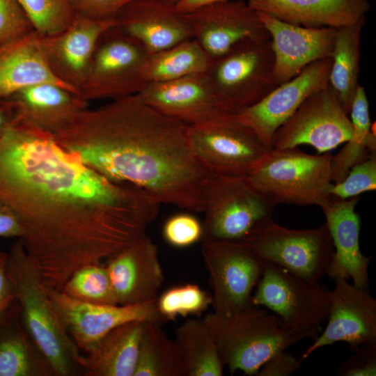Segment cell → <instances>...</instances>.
I'll return each mask as SVG.
<instances>
[{
  "label": "cell",
  "instance_id": "1",
  "mask_svg": "<svg viewBox=\"0 0 376 376\" xmlns=\"http://www.w3.org/2000/svg\"><path fill=\"white\" fill-rule=\"evenodd\" d=\"M159 204L66 152L53 134L11 118L0 133V207L17 219L47 288L146 234Z\"/></svg>",
  "mask_w": 376,
  "mask_h": 376
},
{
  "label": "cell",
  "instance_id": "2",
  "mask_svg": "<svg viewBox=\"0 0 376 376\" xmlns=\"http://www.w3.org/2000/svg\"><path fill=\"white\" fill-rule=\"evenodd\" d=\"M188 125L148 105L139 94L77 113L53 133L69 154L155 202L203 212L211 175L189 147Z\"/></svg>",
  "mask_w": 376,
  "mask_h": 376
},
{
  "label": "cell",
  "instance_id": "3",
  "mask_svg": "<svg viewBox=\"0 0 376 376\" xmlns=\"http://www.w3.org/2000/svg\"><path fill=\"white\" fill-rule=\"evenodd\" d=\"M6 269L22 322L56 376H84L81 351L70 335L38 270L18 239L7 252Z\"/></svg>",
  "mask_w": 376,
  "mask_h": 376
},
{
  "label": "cell",
  "instance_id": "4",
  "mask_svg": "<svg viewBox=\"0 0 376 376\" xmlns=\"http://www.w3.org/2000/svg\"><path fill=\"white\" fill-rule=\"evenodd\" d=\"M203 320L231 375H257L273 355L304 339L278 315L253 304L228 315L212 312Z\"/></svg>",
  "mask_w": 376,
  "mask_h": 376
},
{
  "label": "cell",
  "instance_id": "5",
  "mask_svg": "<svg viewBox=\"0 0 376 376\" xmlns=\"http://www.w3.org/2000/svg\"><path fill=\"white\" fill-rule=\"evenodd\" d=\"M331 156L330 152L310 155L298 147L271 148L263 162L246 179L275 205L322 208L333 199Z\"/></svg>",
  "mask_w": 376,
  "mask_h": 376
},
{
  "label": "cell",
  "instance_id": "6",
  "mask_svg": "<svg viewBox=\"0 0 376 376\" xmlns=\"http://www.w3.org/2000/svg\"><path fill=\"white\" fill-rule=\"evenodd\" d=\"M275 206L246 178L211 173L205 191L202 240L246 242L273 219Z\"/></svg>",
  "mask_w": 376,
  "mask_h": 376
},
{
  "label": "cell",
  "instance_id": "7",
  "mask_svg": "<svg viewBox=\"0 0 376 376\" xmlns=\"http://www.w3.org/2000/svg\"><path fill=\"white\" fill-rule=\"evenodd\" d=\"M206 73L223 106L231 113L256 103L279 86L270 38L237 43L212 59Z\"/></svg>",
  "mask_w": 376,
  "mask_h": 376
},
{
  "label": "cell",
  "instance_id": "8",
  "mask_svg": "<svg viewBox=\"0 0 376 376\" xmlns=\"http://www.w3.org/2000/svg\"><path fill=\"white\" fill-rule=\"evenodd\" d=\"M148 56L139 42L113 25L97 42L79 96L89 102L140 94L148 84L143 75Z\"/></svg>",
  "mask_w": 376,
  "mask_h": 376
},
{
  "label": "cell",
  "instance_id": "9",
  "mask_svg": "<svg viewBox=\"0 0 376 376\" xmlns=\"http://www.w3.org/2000/svg\"><path fill=\"white\" fill-rule=\"evenodd\" d=\"M251 304L268 308L304 338H315L328 317L329 290L265 262Z\"/></svg>",
  "mask_w": 376,
  "mask_h": 376
},
{
  "label": "cell",
  "instance_id": "10",
  "mask_svg": "<svg viewBox=\"0 0 376 376\" xmlns=\"http://www.w3.org/2000/svg\"><path fill=\"white\" fill-rule=\"evenodd\" d=\"M187 138L196 160L212 174L246 178L270 150L235 113L205 125H188Z\"/></svg>",
  "mask_w": 376,
  "mask_h": 376
},
{
  "label": "cell",
  "instance_id": "11",
  "mask_svg": "<svg viewBox=\"0 0 376 376\" xmlns=\"http://www.w3.org/2000/svg\"><path fill=\"white\" fill-rule=\"evenodd\" d=\"M244 243L264 261L313 283H320L327 275L334 252L325 223L297 230L281 226L272 219Z\"/></svg>",
  "mask_w": 376,
  "mask_h": 376
},
{
  "label": "cell",
  "instance_id": "12",
  "mask_svg": "<svg viewBox=\"0 0 376 376\" xmlns=\"http://www.w3.org/2000/svg\"><path fill=\"white\" fill-rule=\"evenodd\" d=\"M214 313L228 315L251 305L265 262L244 242L202 240Z\"/></svg>",
  "mask_w": 376,
  "mask_h": 376
},
{
  "label": "cell",
  "instance_id": "13",
  "mask_svg": "<svg viewBox=\"0 0 376 376\" xmlns=\"http://www.w3.org/2000/svg\"><path fill=\"white\" fill-rule=\"evenodd\" d=\"M348 116L329 84L310 95L276 131L272 148L309 145L318 154L328 152L352 136Z\"/></svg>",
  "mask_w": 376,
  "mask_h": 376
},
{
  "label": "cell",
  "instance_id": "14",
  "mask_svg": "<svg viewBox=\"0 0 376 376\" xmlns=\"http://www.w3.org/2000/svg\"><path fill=\"white\" fill-rule=\"evenodd\" d=\"M331 65V57L309 64L256 103L237 112L236 117L253 132L265 148L271 149L276 131L310 95L329 85Z\"/></svg>",
  "mask_w": 376,
  "mask_h": 376
},
{
  "label": "cell",
  "instance_id": "15",
  "mask_svg": "<svg viewBox=\"0 0 376 376\" xmlns=\"http://www.w3.org/2000/svg\"><path fill=\"white\" fill-rule=\"evenodd\" d=\"M334 281L326 327L305 350L301 361L317 350L338 342L346 343L352 351L363 345L376 343V299L368 288L343 278Z\"/></svg>",
  "mask_w": 376,
  "mask_h": 376
},
{
  "label": "cell",
  "instance_id": "16",
  "mask_svg": "<svg viewBox=\"0 0 376 376\" xmlns=\"http://www.w3.org/2000/svg\"><path fill=\"white\" fill-rule=\"evenodd\" d=\"M46 288L72 338L85 353L111 330L127 322H164L156 301L126 306L97 304L73 299L62 290Z\"/></svg>",
  "mask_w": 376,
  "mask_h": 376
},
{
  "label": "cell",
  "instance_id": "17",
  "mask_svg": "<svg viewBox=\"0 0 376 376\" xmlns=\"http://www.w3.org/2000/svg\"><path fill=\"white\" fill-rule=\"evenodd\" d=\"M139 95L155 110L187 125H205L231 113L223 106L207 73L148 83Z\"/></svg>",
  "mask_w": 376,
  "mask_h": 376
},
{
  "label": "cell",
  "instance_id": "18",
  "mask_svg": "<svg viewBox=\"0 0 376 376\" xmlns=\"http://www.w3.org/2000/svg\"><path fill=\"white\" fill-rule=\"evenodd\" d=\"M115 24L116 21H98L75 13L64 30L38 36L42 53L54 76L78 94L98 39Z\"/></svg>",
  "mask_w": 376,
  "mask_h": 376
},
{
  "label": "cell",
  "instance_id": "19",
  "mask_svg": "<svg viewBox=\"0 0 376 376\" xmlns=\"http://www.w3.org/2000/svg\"><path fill=\"white\" fill-rule=\"evenodd\" d=\"M257 13L270 37L274 75L279 85L292 79L309 64L331 56L337 29L304 27Z\"/></svg>",
  "mask_w": 376,
  "mask_h": 376
},
{
  "label": "cell",
  "instance_id": "20",
  "mask_svg": "<svg viewBox=\"0 0 376 376\" xmlns=\"http://www.w3.org/2000/svg\"><path fill=\"white\" fill-rule=\"evenodd\" d=\"M189 14L194 38L212 59L244 40L270 38L257 12L244 0L210 4Z\"/></svg>",
  "mask_w": 376,
  "mask_h": 376
},
{
  "label": "cell",
  "instance_id": "21",
  "mask_svg": "<svg viewBox=\"0 0 376 376\" xmlns=\"http://www.w3.org/2000/svg\"><path fill=\"white\" fill-rule=\"evenodd\" d=\"M115 21L148 54L194 38L190 15L161 0H132L121 8Z\"/></svg>",
  "mask_w": 376,
  "mask_h": 376
},
{
  "label": "cell",
  "instance_id": "22",
  "mask_svg": "<svg viewBox=\"0 0 376 376\" xmlns=\"http://www.w3.org/2000/svg\"><path fill=\"white\" fill-rule=\"evenodd\" d=\"M106 268L118 305L156 301L164 280L157 245L146 234L109 257Z\"/></svg>",
  "mask_w": 376,
  "mask_h": 376
},
{
  "label": "cell",
  "instance_id": "23",
  "mask_svg": "<svg viewBox=\"0 0 376 376\" xmlns=\"http://www.w3.org/2000/svg\"><path fill=\"white\" fill-rule=\"evenodd\" d=\"M10 118L54 133L77 113L88 107L78 94L53 83L22 88L0 100Z\"/></svg>",
  "mask_w": 376,
  "mask_h": 376
},
{
  "label": "cell",
  "instance_id": "24",
  "mask_svg": "<svg viewBox=\"0 0 376 376\" xmlns=\"http://www.w3.org/2000/svg\"><path fill=\"white\" fill-rule=\"evenodd\" d=\"M358 196L347 199L333 198L322 209L329 230L334 252L327 275L333 281L352 279L354 285L368 288L370 257L364 256L359 247L361 220L355 211Z\"/></svg>",
  "mask_w": 376,
  "mask_h": 376
},
{
  "label": "cell",
  "instance_id": "25",
  "mask_svg": "<svg viewBox=\"0 0 376 376\" xmlns=\"http://www.w3.org/2000/svg\"><path fill=\"white\" fill-rule=\"evenodd\" d=\"M256 12L304 27L339 29L366 21L368 0H246Z\"/></svg>",
  "mask_w": 376,
  "mask_h": 376
},
{
  "label": "cell",
  "instance_id": "26",
  "mask_svg": "<svg viewBox=\"0 0 376 376\" xmlns=\"http://www.w3.org/2000/svg\"><path fill=\"white\" fill-rule=\"evenodd\" d=\"M41 83L56 84L73 92L50 71L34 31L0 47V100Z\"/></svg>",
  "mask_w": 376,
  "mask_h": 376
},
{
  "label": "cell",
  "instance_id": "27",
  "mask_svg": "<svg viewBox=\"0 0 376 376\" xmlns=\"http://www.w3.org/2000/svg\"><path fill=\"white\" fill-rule=\"evenodd\" d=\"M145 322H127L99 340L81 355L84 376H134Z\"/></svg>",
  "mask_w": 376,
  "mask_h": 376
},
{
  "label": "cell",
  "instance_id": "28",
  "mask_svg": "<svg viewBox=\"0 0 376 376\" xmlns=\"http://www.w3.org/2000/svg\"><path fill=\"white\" fill-rule=\"evenodd\" d=\"M0 376H56L25 328L17 300L0 322Z\"/></svg>",
  "mask_w": 376,
  "mask_h": 376
},
{
  "label": "cell",
  "instance_id": "29",
  "mask_svg": "<svg viewBox=\"0 0 376 376\" xmlns=\"http://www.w3.org/2000/svg\"><path fill=\"white\" fill-rule=\"evenodd\" d=\"M365 22L336 29L331 56L329 84L347 115L359 85L360 38Z\"/></svg>",
  "mask_w": 376,
  "mask_h": 376
},
{
  "label": "cell",
  "instance_id": "30",
  "mask_svg": "<svg viewBox=\"0 0 376 376\" xmlns=\"http://www.w3.org/2000/svg\"><path fill=\"white\" fill-rule=\"evenodd\" d=\"M349 114L352 125V136L331 159L330 174L334 184L343 181L353 166L376 155L375 132L370 121L366 93L360 85L356 91Z\"/></svg>",
  "mask_w": 376,
  "mask_h": 376
},
{
  "label": "cell",
  "instance_id": "31",
  "mask_svg": "<svg viewBox=\"0 0 376 376\" xmlns=\"http://www.w3.org/2000/svg\"><path fill=\"white\" fill-rule=\"evenodd\" d=\"M185 376H222L224 365L203 319L189 318L175 331Z\"/></svg>",
  "mask_w": 376,
  "mask_h": 376
},
{
  "label": "cell",
  "instance_id": "32",
  "mask_svg": "<svg viewBox=\"0 0 376 376\" xmlns=\"http://www.w3.org/2000/svg\"><path fill=\"white\" fill-rule=\"evenodd\" d=\"M212 62V58L193 38L148 54L143 75L147 83L171 81L206 73Z\"/></svg>",
  "mask_w": 376,
  "mask_h": 376
},
{
  "label": "cell",
  "instance_id": "33",
  "mask_svg": "<svg viewBox=\"0 0 376 376\" xmlns=\"http://www.w3.org/2000/svg\"><path fill=\"white\" fill-rule=\"evenodd\" d=\"M134 376H185L178 346L159 323L145 322Z\"/></svg>",
  "mask_w": 376,
  "mask_h": 376
},
{
  "label": "cell",
  "instance_id": "34",
  "mask_svg": "<svg viewBox=\"0 0 376 376\" xmlns=\"http://www.w3.org/2000/svg\"><path fill=\"white\" fill-rule=\"evenodd\" d=\"M62 291L77 300L97 304H118L105 265L91 263L76 270Z\"/></svg>",
  "mask_w": 376,
  "mask_h": 376
},
{
  "label": "cell",
  "instance_id": "35",
  "mask_svg": "<svg viewBox=\"0 0 376 376\" xmlns=\"http://www.w3.org/2000/svg\"><path fill=\"white\" fill-rule=\"evenodd\" d=\"M212 295L194 283L171 287L157 297V311L164 322L199 315L212 306Z\"/></svg>",
  "mask_w": 376,
  "mask_h": 376
},
{
  "label": "cell",
  "instance_id": "36",
  "mask_svg": "<svg viewBox=\"0 0 376 376\" xmlns=\"http://www.w3.org/2000/svg\"><path fill=\"white\" fill-rule=\"evenodd\" d=\"M39 36L56 34L66 29L75 13L65 0H17Z\"/></svg>",
  "mask_w": 376,
  "mask_h": 376
},
{
  "label": "cell",
  "instance_id": "37",
  "mask_svg": "<svg viewBox=\"0 0 376 376\" xmlns=\"http://www.w3.org/2000/svg\"><path fill=\"white\" fill-rule=\"evenodd\" d=\"M376 189V155L353 166L345 179L332 185L333 198L347 199Z\"/></svg>",
  "mask_w": 376,
  "mask_h": 376
},
{
  "label": "cell",
  "instance_id": "38",
  "mask_svg": "<svg viewBox=\"0 0 376 376\" xmlns=\"http://www.w3.org/2000/svg\"><path fill=\"white\" fill-rule=\"evenodd\" d=\"M165 241L177 248H185L202 240L203 224L193 214L178 213L169 217L162 230Z\"/></svg>",
  "mask_w": 376,
  "mask_h": 376
},
{
  "label": "cell",
  "instance_id": "39",
  "mask_svg": "<svg viewBox=\"0 0 376 376\" xmlns=\"http://www.w3.org/2000/svg\"><path fill=\"white\" fill-rule=\"evenodd\" d=\"M33 31L17 0H0V47Z\"/></svg>",
  "mask_w": 376,
  "mask_h": 376
},
{
  "label": "cell",
  "instance_id": "40",
  "mask_svg": "<svg viewBox=\"0 0 376 376\" xmlns=\"http://www.w3.org/2000/svg\"><path fill=\"white\" fill-rule=\"evenodd\" d=\"M75 14L98 21H115L132 0H65Z\"/></svg>",
  "mask_w": 376,
  "mask_h": 376
},
{
  "label": "cell",
  "instance_id": "41",
  "mask_svg": "<svg viewBox=\"0 0 376 376\" xmlns=\"http://www.w3.org/2000/svg\"><path fill=\"white\" fill-rule=\"evenodd\" d=\"M353 352L339 366L338 375H376V343L363 345Z\"/></svg>",
  "mask_w": 376,
  "mask_h": 376
},
{
  "label": "cell",
  "instance_id": "42",
  "mask_svg": "<svg viewBox=\"0 0 376 376\" xmlns=\"http://www.w3.org/2000/svg\"><path fill=\"white\" fill-rule=\"evenodd\" d=\"M301 360L285 350L273 355L260 369L258 376H289L301 368Z\"/></svg>",
  "mask_w": 376,
  "mask_h": 376
},
{
  "label": "cell",
  "instance_id": "43",
  "mask_svg": "<svg viewBox=\"0 0 376 376\" xmlns=\"http://www.w3.org/2000/svg\"><path fill=\"white\" fill-rule=\"evenodd\" d=\"M7 252L0 251V322L16 301L13 286L7 274Z\"/></svg>",
  "mask_w": 376,
  "mask_h": 376
},
{
  "label": "cell",
  "instance_id": "44",
  "mask_svg": "<svg viewBox=\"0 0 376 376\" xmlns=\"http://www.w3.org/2000/svg\"><path fill=\"white\" fill-rule=\"evenodd\" d=\"M22 230L15 217L8 210L0 207V237L19 239Z\"/></svg>",
  "mask_w": 376,
  "mask_h": 376
},
{
  "label": "cell",
  "instance_id": "45",
  "mask_svg": "<svg viewBox=\"0 0 376 376\" xmlns=\"http://www.w3.org/2000/svg\"><path fill=\"white\" fill-rule=\"evenodd\" d=\"M227 1L230 0H182L175 6L179 11L189 14L201 7Z\"/></svg>",
  "mask_w": 376,
  "mask_h": 376
},
{
  "label": "cell",
  "instance_id": "46",
  "mask_svg": "<svg viewBox=\"0 0 376 376\" xmlns=\"http://www.w3.org/2000/svg\"><path fill=\"white\" fill-rule=\"evenodd\" d=\"M10 118L6 110L0 104V133L10 123Z\"/></svg>",
  "mask_w": 376,
  "mask_h": 376
},
{
  "label": "cell",
  "instance_id": "47",
  "mask_svg": "<svg viewBox=\"0 0 376 376\" xmlns=\"http://www.w3.org/2000/svg\"><path fill=\"white\" fill-rule=\"evenodd\" d=\"M166 3L171 4V5H176L179 2H180L182 0H161Z\"/></svg>",
  "mask_w": 376,
  "mask_h": 376
}]
</instances>
